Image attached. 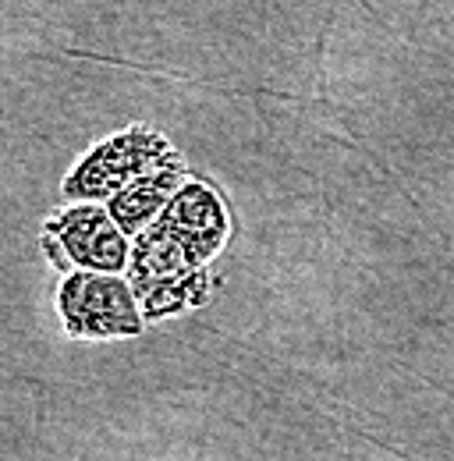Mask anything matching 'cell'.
I'll return each instance as SVG.
<instances>
[{
  "label": "cell",
  "mask_w": 454,
  "mask_h": 461,
  "mask_svg": "<svg viewBox=\"0 0 454 461\" xmlns=\"http://www.w3.org/2000/svg\"><path fill=\"white\" fill-rule=\"evenodd\" d=\"M181 164V153L164 131L150 124H128L86 149V157L64 174L60 195L68 203H107L124 185Z\"/></svg>",
  "instance_id": "6da1fadb"
},
{
  "label": "cell",
  "mask_w": 454,
  "mask_h": 461,
  "mask_svg": "<svg viewBox=\"0 0 454 461\" xmlns=\"http://www.w3.org/2000/svg\"><path fill=\"white\" fill-rule=\"evenodd\" d=\"M57 316L64 334L75 341H117L146 330L139 294L124 274H64L57 288Z\"/></svg>",
  "instance_id": "7a4b0ae2"
},
{
  "label": "cell",
  "mask_w": 454,
  "mask_h": 461,
  "mask_svg": "<svg viewBox=\"0 0 454 461\" xmlns=\"http://www.w3.org/2000/svg\"><path fill=\"white\" fill-rule=\"evenodd\" d=\"M43 252L60 274H124L132 259V238L114 221L107 203H68L43 224Z\"/></svg>",
  "instance_id": "3957f363"
},
{
  "label": "cell",
  "mask_w": 454,
  "mask_h": 461,
  "mask_svg": "<svg viewBox=\"0 0 454 461\" xmlns=\"http://www.w3.org/2000/svg\"><path fill=\"white\" fill-rule=\"evenodd\" d=\"M157 224L168 230L174 245L195 267H210V259L224 249L227 234H231L224 192L206 177H188Z\"/></svg>",
  "instance_id": "277c9868"
},
{
  "label": "cell",
  "mask_w": 454,
  "mask_h": 461,
  "mask_svg": "<svg viewBox=\"0 0 454 461\" xmlns=\"http://www.w3.org/2000/svg\"><path fill=\"white\" fill-rule=\"evenodd\" d=\"M188 177H192V174H188L185 164H181V167H168V171L146 174V177L124 185L114 199H107V210L114 213V221L121 224V230H124L128 238H135V234L153 228V224L164 217L170 199L177 195V188H181Z\"/></svg>",
  "instance_id": "5b68a950"
},
{
  "label": "cell",
  "mask_w": 454,
  "mask_h": 461,
  "mask_svg": "<svg viewBox=\"0 0 454 461\" xmlns=\"http://www.w3.org/2000/svg\"><path fill=\"white\" fill-rule=\"evenodd\" d=\"M213 288H217V281H213L210 267H203V270H192V274H185V277H177V281H170V285H160V288L146 291V294L139 298V305H142L146 323H157V320L185 316V312L206 305Z\"/></svg>",
  "instance_id": "8992f818"
}]
</instances>
